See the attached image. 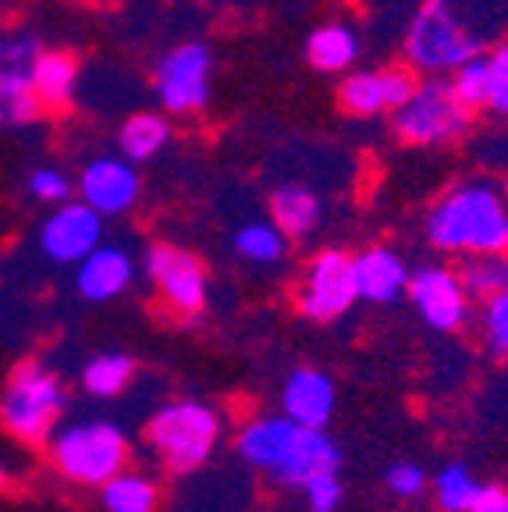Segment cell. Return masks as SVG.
<instances>
[{
    "label": "cell",
    "mask_w": 508,
    "mask_h": 512,
    "mask_svg": "<svg viewBox=\"0 0 508 512\" xmlns=\"http://www.w3.org/2000/svg\"><path fill=\"white\" fill-rule=\"evenodd\" d=\"M427 239L445 256L508 253V189L484 175L455 182L427 210Z\"/></svg>",
    "instance_id": "obj_1"
},
{
    "label": "cell",
    "mask_w": 508,
    "mask_h": 512,
    "mask_svg": "<svg viewBox=\"0 0 508 512\" xmlns=\"http://www.w3.org/2000/svg\"><path fill=\"white\" fill-rule=\"evenodd\" d=\"M480 50L484 43L466 22L459 0H423L402 40V57L416 75H452Z\"/></svg>",
    "instance_id": "obj_2"
},
{
    "label": "cell",
    "mask_w": 508,
    "mask_h": 512,
    "mask_svg": "<svg viewBox=\"0 0 508 512\" xmlns=\"http://www.w3.org/2000/svg\"><path fill=\"white\" fill-rule=\"evenodd\" d=\"M68 409L64 381L40 360H22L0 392V427L22 445H47Z\"/></svg>",
    "instance_id": "obj_3"
},
{
    "label": "cell",
    "mask_w": 508,
    "mask_h": 512,
    "mask_svg": "<svg viewBox=\"0 0 508 512\" xmlns=\"http://www.w3.org/2000/svg\"><path fill=\"white\" fill-rule=\"evenodd\" d=\"M224 438V420L210 402L175 399L160 406L146 424V445L171 473H192L217 452Z\"/></svg>",
    "instance_id": "obj_4"
},
{
    "label": "cell",
    "mask_w": 508,
    "mask_h": 512,
    "mask_svg": "<svg viewBox=\"0 0 508 512\" xmlns=\"http://www.w3.org/2000/svg\"><path fill=\"white\" fill-rule=\"evenodd\" d=\"M50 463L64 480L82 488H104L132 456L125 431L111 420H75L50 434Z\"/></svg>",
    "instance_id": "obj_5"
},
{
    "label": "cell",
    "mask_w": 508,
    "mask_h": 512,
    "mask_svg": "<svg viewBox=\"0 0 508 512\" xmlns=\"http://www.w3.org/2000/svg\"><path fill=\"white\" fill-rule=\"evenodd\" d=\"M473 125V111L455 96L448 75H423L402 107L391 111V128L405 146H445L462 139Z\"/></svg>",
    "instance_id": "obj_6"
},
{
    "label": "cell",
    "mask_w": 508,
    "mask_h": 512,
    "mask_svg": "<svg viewBox=\"0 0 508 512\" xmlns=\"http://www.w3.org/2000/svg\"><path fill=\"white\" fill-rule=\"evenodd\" d=\"M214 54L203 40H185L171 47L153 68V93L171 118H192L210 107Z\"/></svg>",
    "instance_id": "obj_7"
},
{
    "label": "cell",
    "mask_w": 508,
    "mask_h": 512,
    "mask_svg": "<svg viewBox=\"0 0 508 512\" xmlns=\"http://www.w3.org/2000/svg\"><path fill=\"white\" fill-rule=\"evenodd\" d=\"M359 303L356 267L345 249H320L310 256V264L302 271V281L295 288V306L313 324H331L345 317Z\"/></svg>",
    "instance_id": "obj_8"
},
{
    "label": "cell",
    "mask_w": 508,
    "mask_h": 512,
    "mask_svg": "<svg viewBox=\"0 0 508 512\" xmlns=\"http://www.w3.org/2000/svg\"><path fill=\"white\" fill-rule=\"evenodd\" d=\"M146 274L157 288L160 303L178 317H199L207 310L210 281L207 267L192 249L175 246V242H153L146 249Z\"/></svg>",
    "instance_id": "obj_9"
},
{
    "label": "cell",
    "mask_w": 508,
    "mask_h": 512,
    "mask_svg": "<svg viewBox=\"0 0 508 512\" xmlns=\"http://www.w3.org/2000/svg\"><path fill=\"white\" fill-rule=\"evenodd\" d=\"M405 296L416 306V313L427 320V328L434 331H459L473 310V299L462 285L459 267L445 264H427L409 274Z\"/></svg>",
    "instance_id": "obj_10"
},
{
    "label": "cell",
    "mask_w": 508,
    "mask_h": 512,
    "mask_svg": "<svg viewBox=\"0 0 508 512\" xmlns=\"http://www.w3.org/2000/svg\"><path fill=\"white\" fill-rule=\"evenodd\" d=\"M40 249L50 264L75 267L104 242V217L82 200H64L40 224Z\"/></svg>",
    "instance_id": "obj_11"
},
{
    "label": "cell",
    "mask_w": 508,
    "mask_h": 512,
    "mask_svg": "<svg viewBox=\"0 0 508 512\" xmlns=\"http://www.w3.org/2000/svg\"><path fill=\"white\" fill-rule=\"evenodd\" d=\"M75 192L86 207H93L100 217H118L139 203L143 192V178L135 171L132 160L118 157H93L86 168L79 171Z\"/></svg>",
    "instance_id": "obj_12"
},
{
    "label": "cell",
    "mask_w": 508,
    "mask_h": 512,
    "mask_svg": "<svg viewBox=\"0 0 508 512\" xmlns=\"http://www.w3.org/2000/svg\"><path fill=\"white\" fill-rule=\"evenodd\" d=\"M299 434H302V427L295 424V420H288L285 413L253 416L239 431V438H235V448H239V459L246 466L274 477V473L285 466V459L292 456Z\"/></svg>",
    "instance_id": "obj_13"
},
{
    "label": "cell",
    "mask_w": 508,
    "mask_h": 512,
    "mask_svg": "<svg viewBox=\"0 0 508 512\" xmlns=\"http://www.w3.org/2000/svg\"><path fill=\"white\" fill-rule=\"evenodd\" d=\"M338 406L334 377L317 367H299L285 377L281 388V413L299 427H327Z\"/></svg>",
    "instance_id": "obj_14"
},
{
    "label": "cell",
    "mask_w": 508,
    "mask_h": 512,
    "mask_svg": "<svg viewBox=\"0 0 508 512\" xmlns=\"http://www.w3.org/2000/svg\"><path fill=\"white\" fill-rule=\"evenodd\" d=\"M135 281V260L128 249L121 246H100L75 264V292L86 303H114L118 296H125Z\"/></svg>",
    "instance_id": "obj_15"
},
{
    "label": "cell",
    "mask_w": 508,
    "mask_h": 512,
    "mask_svg": "<svg viewBox=\"0 0 508 512\" xmlns=\"http://www.w3.org/2000/svg\"><path fill=\"white\" fill-rule=\"evenodd\" d=\"M356 267V288L363 303H395L409 288V264L388 246H370L359 256H352Z\"/></svg>",
    "instance_id": "obj_16"
},
{
    "label": "cell",
    "mask_w": 508,
    "mask_h": 512,
    "mask_svg": "<svg viewBox=\"0 0 508 512\" xmlns=\"http://www.w3.org/2000/svg\"><path fill=\"white\" fill-rule=\"evenodd\" d=\"M342 466V448L324 427H302L299 441H295L292 456L285 459L278 473H274V484L288 491H302L306 480H313L317 473H331Z\"/></svg>",
    "instance_id": "obj_17"
},
{
    "label": "cell",
    "mask_w": 508,
    "mask_h": 512,
    "mask_svg": "<svg viewBox=\"0 0 508 512\" xmlns=\"http://www.w3.org/2000/svg\"><path fill=\"white\" fill-rule=\"evenodd\" d=\"M270 221L278 224L288 239H306L320 228L324 221V196L313 185L302 182H281L270 192Z\"/></svg>",
    "instance_id": "obj_18"
},
{
    "label": "cell",
    "mask_w": 508,
    "mask_h": 512,
    "mask_svg": "<svg viewBox=\"0 0 508 512\" xmlns=\"http://www.w3.org/2000/svg\"><path fill=\"white\" fill-rule=\"evenodd\" d=\"M29 89L36 93L43 111H68L75 104V93H79V57L68 50H40Z\"/></svg>",
    "instance_id": "obj_19"
},
{
    "label": "cell",
    "mask_w": 508,
    "mask_h": 512,
    "mask_svg": "<svg viewBox=\"0 0 508 512\" xmlns=\"http://www.w3.org/2000/svg\"><path fill=\"white\" fill-rule=\"evenodd\" d=\"M306 61L324 75H342L359 61V36L352 25L327 22L306 36Z\"/></svg>",
    "instance_id": "obj_20"
},
{
    "label": "cell",
    "mask_w": 508,
    "mask_h": 512,
    "mask_svg": "<svg viewBox=\"0 0 508 512\" xmlns=\"http://www.w3.org/2000/svg\"><path fill=\"white\" fill-rule=\"evenodd\" d=\"M171 121L167 114L157 111H139V114H128L118 128V153L132 164H146L153 160L167 143H171Z\"/></svg>",
    "instance_id": "obj_21"
},
{
    "label": "cell",
    "mask_w": 508,
    "mask_h": 512,
    "mask_svg": "<svg viewBox=\"0 0 508 512\" xmlns=\"http://www.w3.org/2000/svg\"><path fill=\"white\" fill-rule=\"evenodd\" d=\"M107 512H157L160 509V484L150 473L121 470L100 488Z\"/></svg>",
    "instance_id": "obj_22"
},
{
    "label": "cell",
    "mask_w": 508,
    "mask_h": 512,
    "mask_svg": "<svg viewBox=\"0 0 508 512\" xmlns=\"http://www.w3.org/2000/svg\"><path fill=\"white\" fill-rule=\"evenodd\" d=\"M43 43L29 29H15L0 18V86H29Z\"/></svg>",
    "instance_id": "obj_23"
},
{
    "label": "cell",
    "mask_w": 508,
    "mask_h": 512,
    "mask_svg": "<svg viewBox=\"0 0 508 512\" xmlns=\"http://www.w3.org/2000/svg\"><path fill=\"white\" fill-rule=\"evenodd\" d=\"M135 377V360L125 352H100L82 367V392L93 399H118Z\"/></svg>",
    "instance_id": "obj_24"
},
{
    "label": "cell",
    "mask_w": 508,
    "mask_h": 512,
    "mask_svg": "<svg viewBox=\"0 0 508 512\" xmlns=\"http://www.w3.org/2000/svg\"><path fill=\"white\" fill-rule=\"evenodd\" d=\"M231 242H235V253H239L246 264L278 267L288 256V242L292 239H288L274 221H253V224H242Z\"/></svg>",
    "instance_id": "obj_25"
},
{
    "label": "cell",
    "mask_w": 508,
    "mask_h": 512,
    "mask_svg": "<svg viewBox=\"0 0 508 512\" xmlns=\"http://www.w3.org/2000/svg\"><path fill=\"white\" fill-rule=\"evenodd\" d=\"M338 107L352 118H377L388 111V93H384L381 68L377 72H349L338 82Z\"/></svg>",
    "instance_id": "obj_26"
},
{
    "label": "cell",
    "mask_w": 508,
    "mask_h": 512,
    "mask_svg": "<svg viewBox=\"0 0 508 512\" xmlns=\"http://www.w3.org/2000/svg\"><path fill=\"white\" fill-rule=\"evenodd\" d=\"M484 484L473 477V470L462 463H448L430 477V495L441 512H469L480 498Z\"/></svg>",
    "instance_id": "obj_27"
},
{
    "label": "cell",
    "mask_w": 508,
    "mask_h": 512,
    "mask_svg": "<svg viewBox=\"0 0 508 512\" xmlns=\"http://www.w3.org/2000/svg\"><path fill=\"white\" fill-rule=\"evenodd\" d=\"M459 278L466 285L473 303H484L494 292L508 288V253H480V256H462Z\"/></svg>",
    "instance_id": "obj_28"
},
{
    "label": "cell",
    "mask_w": 508,
    "mask_h": 512,
    "mask_svg": "<svg viewBox=\"0 0 508 512\" xmlns=\"http://www.w3.org/2000/svg\"><path fill=\"white\" fill-rule=\"evenodd\" d=\"M448 82H452L455 96H459L469 111H484L487 107V82H491V61H487V50H480V54H473L469 61H462L459 68L448 75Z\"/></svg>",
    "instance_id": "obj_29"
},
{
    "label": "cell",
    "mask_w": 508,
    "mask_h": 512,
    "mask_svg": "<svg viewBox=\"0 0 508 512\" xmlns=\"http://www.w3.org/2000/svg\"><path fill=\"white\" fill-rule=\"evenodd\" d=\"M43 104L29 86H0V128H29L43 118Z\"/></svg>",
    "instance_id": "obj_30"
},
{
    "label": "cell",
    "mask_w": 508,
    "mask_h": 512,
    "mask_svg": "<svg viewBox=\"0 0 508 512\" xmlns=\"http://www.w3.org/2000/svg\"><path fill=\"white\" fill-rule=\"evenodd\" d=\"M480 338L494 356H508V288L480 303Z\"/></svg>",
    "instance_id": "obj_31"
},
{
    "label": "cell",
    "mask_w": 508,
    "mask_h": 512,
    "mask_svg": "<svg viewBox=\"0 0 508 512\" xmlns=\"http://www.w3.org/2000/svg\"><path fill=\"white\" fill-rule=\"evenodd\" d=\"M384 488L402 502H416V498L427 495L430 477L420 463H391L388 473H384Z\"/></svg>",
    "instance_id": "obj_32"
},
{
    "label": "cell",
    "mask_w": 508,
    "mask_h": 512,
    "mask_svg": "<svg viewBox=\"0 0 508 512\" xmlns=\"http://www.w3.org/2000/svg\"><path fill=\"white\" fill-rule=\"evenodd\" d=\"M491 61V82H487V111L508 118V40H501L494 50H487Z\"/></svg>",
    "instance_id": "obj_33"
},
{
    "label": "cell",
    "mask_w": 508,
    "mask_h": 512,
    "mask_svg": "<svg viewBox=\"0 0 508 512\" xmlns=\"http://www.w3.org/2000/svg\"><path fill=\"white\" fill-rule=\"evenodd\" d=\"M302 498H306V509L310 512H338V505H342V498H345L338 470L317 473L313 480H306V484H302Z\"/></svg>",
    "instance_id": "obj_34"
},
{
    "label": "cell",
    "mask_w": 508,
    "mask_h": 512,
    "mask_svg": "<svg viewBox=\"0 0 508 512\" xmlns=\"http://www.w3.org/2000/svg\"><path fill=\"white\" fill-rule=\"evenodd\" d=\"M29 192H32V200H40V203H64V200H72V192H75V182L68 175H64L61 168H36L29 175Z\"/></svg>",
    "instance_id": "obj_35"
},
{
    "label": "cell",
    "mask_w": 508,
    "mask_h": 512,
    "mask_svg": "<svg viewBox=\"0 0 508 512\" xmlns=\"http://www.w3.org/2000/svg\"><path fill=\"white\" fill-rule=\"evenodd\" d=\"M469 512H508V488H501V484H484V491H480V498L473 502Z\"/></svg>",
    "instance_id": "obj_36"
},
{
    "label": "cell",
    "mask_w": 508,
    "mask_h": 512,
    "mask_svg": "<svg viewBox=\"0 0 508 512\" xmlns=\"http://www.w3.org/2000/svg\"><path fill=\"white\" fill-rule=\"evenodd\" d=\"M4 484H8V466L0 463V488H4Z\"/></svg>",
    "instance_id": "obj_37"
}]
</instances>
